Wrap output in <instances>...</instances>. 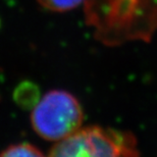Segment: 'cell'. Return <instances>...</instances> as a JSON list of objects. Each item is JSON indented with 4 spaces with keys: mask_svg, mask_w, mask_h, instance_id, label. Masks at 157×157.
Returning a JSON list of instances; mask_svg holds the SVG:
<instances>
[{
    "mask_svg": "<svg viewBox=\"0 0 157 157\" xmlns=\"http://www.w3.org/2000/svg\"><path fill=\"white\" fill-rule=\"evenodd\" d=\"M94 37L105 46L149 41L157 30V0H85Z\"/></svg>",
    "mask_w": 157,
    "mask_h": 157,
    "instance_id": "cell-1",
    "label": "cell"
},
{
    "mask_svg": "<svg viewBox=\"0 0 157 157\" xmlns=\"http://www.w3.org/2000/svg\"><path fill=\"white\" fill-rule=\"evenodd\" d=\"M84 111L75 95L64 90H51L33 107L31 124L46 141L59 142L83 127Z\"/></svg>",
    "mask_w": 157,
    "mask_h": 157,
    "instance_id": "cell-3",
    "label": "cell"
},
{
    "mask_svg": "<svg viewBox=\"0 0 157 157\" xmlns=\"http://www.w3.org/2000/svg\"><path fill=\"white\" fill-rule=\"evenodd\" d=\"M0 157H46L36 146L30 143H17L8 146L0 153Z\"/></svg>",
    "mask_w": 157,
    "mask_h": 157,
    "instance_id": "cell-4",
    "label": "cell"
},
{
    "mask_svg": "<svg viewBox=\"0 0 157 157\" xmlns=\"http://www.w3.org/2000/svg\"><path fill=\"white\" fill-rule=\"evenodd\" d=\"M48 157H140V151L131 132L89 125L56 142Z\"/></svg>",
    "mask_w": 157,
    "mask_h": 157,
    "instance_id": "cell-2",
    "label": "cell"
},
{
    "mask_svg": "<svg viewBox=\"0 0 157 157\" xmlns=\"http://www.w3.org/2000/svg\"><path fill=\"white\" fill-rule=\"evenodd\" d=\"M37 2L47 10L65 12L77 8L85 0H37Z\"/></svg>",
    "mask_w": 157,
    "mask_h": 157,
    "instance_id": "cell-5",
    "label": "cell"
}]
</instances>
